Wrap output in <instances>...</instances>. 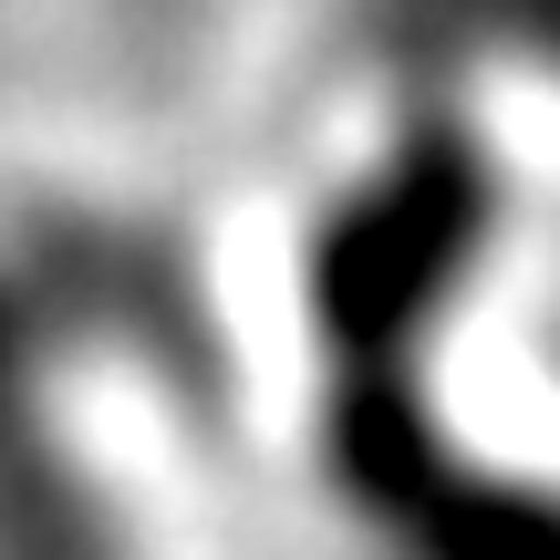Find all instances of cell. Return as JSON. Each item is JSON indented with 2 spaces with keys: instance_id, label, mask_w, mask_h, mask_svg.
<instances>
[{
  "instance_id": "1",
  "label": "cell",
  "mask_w": 560,
  "mask_h": 560,
  "mask_svg": "<svg viewBox=\"0 0 560 560\" xmlns=\"http://www.w3.org/2000/svg\"><path fill=\"white\" fill-rule=\"evenodd\" d=\"M384 32L416 42H478V52H529L540 73H560V0H374Z\"/></svg>"
}]
</instances>
